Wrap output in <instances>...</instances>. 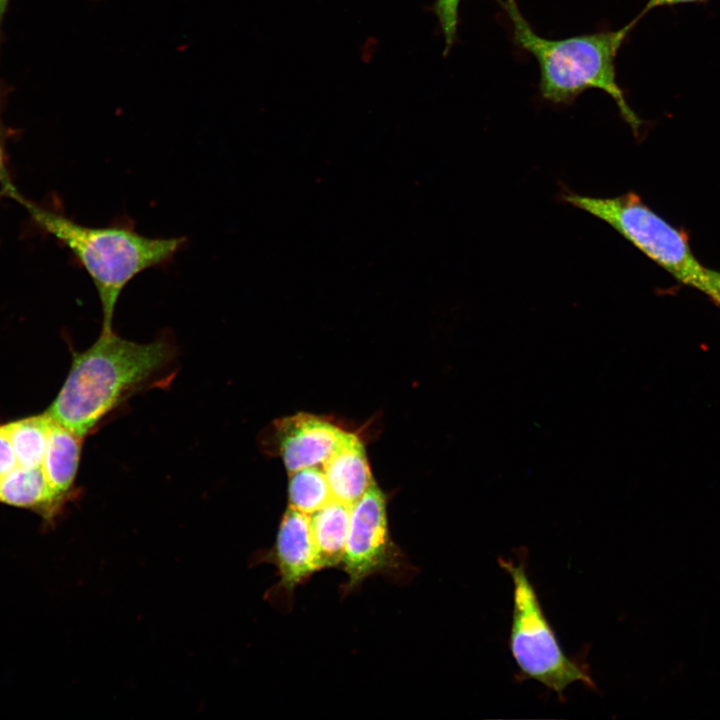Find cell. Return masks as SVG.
<instances>
[{"instance_id": "obj_1", "label": "cell", "mask_w": 720, "mask_h": 720, "mask_svg": "<svg viewBox=\"0 0 720 720\" xmlns=\"http://www.w3.org/2000/svg\"><path fill=\"white\" fill-rule=\"evenodd\" d=\"M6 194L17 200L45 232L68 248L85 269L101 302V334L114 332L115 307L127 284L147 269L172 262L187 243L186 237L144 236L129 219L103 227L79 224L28 201L11 183Z\"/></svg>"}, {"instance_id": "obj_2", "label": "cell", "mask_w": 720, "mask_h": 720, "mask_svg": "<svg viewBox=\"0 0 720 720\" xmlns=\"http://www.w3.org/2000/svg\"><path fill=\"white\" fill-rule=\"evenodd\" d=\"M164 340L140 344L115 332L100 334L82 353H75L68 377L46 412L81 438L130 392L148 382L172 360Z\"/></svg>"}, {"instance_id": "obj_3", "label": "cell", "mask_w": 720, "mask_h": 720, "mask_svg": "<svg viewBox=\"0 0 720 720\" xmlns=\"http://www.w3.org/2000/svg\"><path fill=\"white\" fill-rule=\"evenodd\" d=\"M504 10L515 43L539 65V91L544 100L570 104L589 89L601 90L612 98L623 120L638 135L642 121L629 106L616 75L618 52L637 24V17L618 30L548 39L533 30L516 2Z\"/></svg>"}, {"instance_id": "obj_4", "label": "cell", "mask_w": 720, "mask_h": 720, "mask_svg": "<svg viewBox=\"0 0 720 720\" xmlns=\"http://www.w3.org/2000/svg\"><path fill=\"white\" fill-rule=\"evenodd\" d=\"M561 199L602 220L675 280L708 296V268L694 255L687 235L653 211L635 192L594 197L567 190Z\"/></svg>"}, {"instance_id": "obj_5", "label": "cell", "mask_w": 720, "mask_h": 720, "mask_svg": "<svg viewBox=\"0 0 720 720\" xmlns=\"http://www.w3.org/2000/svg\"><path fill=\"white\" fill-rule=\"evenodd\" d=\"M513 582L509 649L523 679L535 680L559 697L575 682L595 684L582 664L563 651L522 562L499 559Z\"/></svg>"}, {"instance_id": "obj_6", "label": "cell", "mask_w": 720, "mask_h": 720, "mask_svg": "<svg viewBox=\"0 0 720 720\" xmlns=\"http://www.w3.org/2000/svg\"><path fill=\"white\" fill-rule=\"evenodd\" d=\"M347 576L342 586L346 596L375 574L399 575L407 568L388 523L385 496L374 484L351 507L350 530L340 566Z\"/></svg>"}, {"instance_id": "obj_7", "label": "cell", "mask_w": 720, "mask_h": 720, "mask_svg": "<svg viewBox=\"0 0 720 720\" xmlns=\"http://www.w3.org/2000/svg\"><path fill=\"white\" fill-rule=\"evenodd\" d=\"M266 442L290 472L323 466L354 435L314 415L298 414L273 423Z\"/></svg>"}, {"instance_id": "obj_8", "label": "cell", "mask_w": 720, "mask_h": 720, "mask_svg": "<svg viewBox=\"0 0 720 720\" xmlns=\"http://www.w3.org/2000/svg\"><path fill=\"white\" fill-rule=\"evenodd\" d=\"M257 560L275 565L279 581L268 592L291 600L294 590L319 571L312 541L310 516L288 507L284 512L273 546L259 552Z\"/></svg>"}, {"instance_id": "obj_9", "label": "cell", "mask_w": 720, "mask_h": 720, "mask_svg": "<svg viewBox=\"0 0 720 720\" xmlns=\"http://www.w3.org/2000/svg\"><path fill=\"white\" fill-rule=\"evenodd\" d=\"M332 499L352 507L375 484L356 435L323 466Z\"/></svg>"}, {"instance_id": "obj_10", "label": "cell", "mask_w": 720, "mask_h": 720, "mask_svg": "<svg viewBox=\"0 0 720 720\" xmlns=\"http://www.w3.org/2000/svg\"><path fill=\"white\" fill-rule=\"evenodd\" d=\"M351 507L332 499L310 515L319 570L341 566L350 530Z\"/></svg>"}, {"instance_id": "obj_11", "label": "cell", "mask_w": 720, "mask_h": 720, "mask_svg": "<svg viewBox=\"0 0 720 720\" xmlns=\"http://www.w3.org/2000/svg\"><path fill=\"white\" fill-rule=\"evenodd\" d=\"M82 439L50 417L43 471L53 495L60 504L63 503L75 480Z\"/></svg>"}, {"instance_id": "obj_12", "label": "cell", "mask_w": 720, "mask_h": 720, "mask_svg": "<svg viewBox=\"0 0 720 720\" xmlns=\"http://www.w3.org/2000/svg\"><path fill=\"white\" fill-rule=\"evenodd\" d=\"M49 422L50 417L45 413L4 424L19 466L43 468Z\"/></svg>"}, {"instance_id": "obj_13", "label": "cell", "mask_w": 720, "mask_h": 720, "mask_svg": "<svg viewBox=\"0 0 720 720\" xmlns=\"http://www.w3.org/2000/svg\"><path fill=\"white\" fill-rule=\"evenodd\" d=\"M331 500L330 488L320 466L305 467L289 473L288 507L310 516Z\"/></svg>"}, {"instance_id": "obj_14", "label": "cell", "mask_w": 720, "mask_h": 720, "mask_svg": "<svg viewBox=\"0 0 720 720\" xmlns=\"http://www.w3.org/2000/svg\"><path fill=\"white\" fill-rule=\"evenodd\" d=\"M462 0H435L432 12L436 16L445 40L444 55L455 43L459 24V5ZM503 8L516 0H496Z\"/></svg>"}, {"instance_id": "obj_15", "label": "cell", "mask_w": 720, "mask_h": 720, "mask_svg": "<svg viewBox=\"0 0 720 720\" xmlns=\"http://www.w3.org/2000/svg\"><path fill=\"white\" fill-rule=\"evenodd\" d=\"M17 459L4 425L0 426V482L17 467Z\"/></svg>"}, {"instance_id": "obj_16", "label": "cell", "mask_w": 720, "mask_h": 720, "mask_svg": "<svg viewBox=\"0 0 720 720\" xmlns=\"http://www.w3.org/2000/svg\"><path fill=\"white\" fill-rule=\"evenodd\" d=\"M708 0H648L647 4L643 8L642 12L637 18L643 17L647 12L655 8L675 6L679 4H691V3H704Z\"/></svg>"}, {"instance_id": "obj_17", "label": "cell", "mask_w": 720, "mask_h": 720, "mask_svg": "<svg viewBox=\"0 0 720 720\" xmlns=\"http://www.w3.org/2000/svg\"><path fill=\"white\" fill-rule=\"evenodd\" d=\"M709 276V297L715 304L720 306V271L708 268Z\"/></svg>"}, {"instance_id": "obj_18", "label": "cell", "mask_w": 720, "mask_h": 720, "mask_svg": "<svg viewBox=\"0 0 720 720\" xmlns=\"http://www.w3.org/2000/svg\"><path fill=\"white\" fill-rule=\"evenodd\" d=\"M3 129L1 122V95H0V189L5 192L7 185L10 183L8 180L5 160H4V145H3Z\"/></svg>"}, {"instance_id": "obj_19", "label": "cell", "mask_w": 720, "mask_h": 720, "mask_svg": "<svg viewBox=\"0 0 720 720\" xmlns=\"http://www.w3.org/2000/svg\"><path fill=\"white\" fill-rule=\"evenodd\" d=\"M9 2H10V0H0V37H1V27H2L3 18L5 16L8 6H9Z\"/></svg>"}]
</instances>
